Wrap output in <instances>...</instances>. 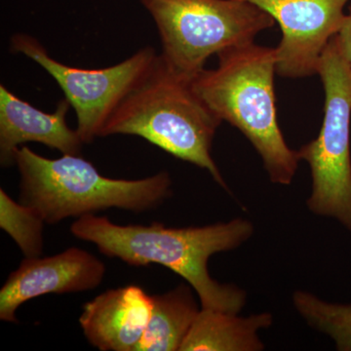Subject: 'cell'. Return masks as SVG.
Here are the masks:
<instances>
[{"label":"cell","mask_w":351,"mask_h":351,"mask_svg":"<svg viewBox=\"0 0 351 351\" xmlns=\"http://www.w3.org/2000/svg\"><path fill=\"white\" fill-rule=\"evenodd\" d=\"M71 104L66 98L58 103L54 112H44L29 101L18 98L0 85V164L15 166L16 152L25 143H38L62 154L82 156L83 145L77 130L68 125Z\"/></svg>","instance_id":"30bf717a"},{"label":"cell","mask_w":351,"mask_h":351,"mask_svg":"<svg viewBox=\"0 0 351 351\" xmlns=\"http://www.w3.org/2000/svg\"><path fill=\"white\" fill-rule=\"evenodd\" d=\"M193 78L170 66L161 55L129 92L104 126L100 138L137 136L162 151L207 170L228 189L211 156L221 120L193 87Z\"/></svg>","instance_id":"7a4b0ae2"},{"label":"cell","mask_w":351,"mask_h":351,"mask_svg":"<svg viewBox=\"0 0 351 351\" xmlns=\"http://www.w3.org/2000/svg\"><path fill=\"white\" fill-rule=\"evenodd\" d=\"M193 291L189 284H181L152 295L151 318L136 351H180L201 311Z\"/></svg>","instance_id":"4fadbf2b"},{"label":"cell","mask_w":351,"mask_h":351,"mask_svg":"<svg viewBox=\"0 0 351 351\" xmlns=\"http://www.w3.org/2000/svg\"><path fill=\"white\" fill-rule=\"evenodd\" d=\"M45 223L38 211L12 199L0 189V228L15 241L25 258L43 255Z\"/></svg>","instance_id":"9a60e30c"},{"label":"cell","mask_w":351,"mask_h":351,"mask_svg":"<svg viewBox=\"0 0 351 351\" xmlns=\"http://www.w3.org/2000/svg\"><path fill=\"white\" fill-rule=\"evenodd\" d=\"M71 232L93 243L103 255L127 265L157 263L172 270L193 288L202 308L239 313L246 304V293L241 289L212 278L208 263L215 254L237 249L250 239L254 226L248 219L167 228L161 223L117 225L107 217L90 214L76 219Z\"/></svg>","instance_id":"6da1fadb"},{"label":"cell","mask_w":351,"mask_h":351,"mask_svg":"<svg viewBox=\"0 0 351 351\" xmlns=\"http://www.w3.org/2000/svg\"><path fill=\"white\" fill-rule=\"evenodd\" d=\"M293 304L309 326L335 341L337 350L351 351V304L325 302L304 291L293 294Z\"/></svg>","instance_id":"5bb4252c"},{"label":"cell","mask_w":351,"mask_h":351,"mask_svg":"<svg viewBox=\"0 0 351 351\" xmlns=\"http://www.w3.org/2000/svg\"><path fill=\"white\" fill-rule=\"evenodd\" d=\"M10 49L29 58L54 78L75 110L76 130L85 145L100 138L110 115L158 57L156 49L147 46L108 68H75L51 57L38 39L27 34H13Z\"/></svg>","instance_id":"52a82bcc"},{"label":"cell","mask_w":351,"mask_h":351,"mask_svg":"<svg viewBox=\"0 0 351 351\" xmlns=\"http://www.w3.org/2000/svg\"><path fill=\"white\" fill-rule=\"evenodd\" d=\"M218 57L216 69H204L193 78L195 91L221 121L250 141L270 181L288 186L300 158L288 147L277 121L276 48L252 43L221 51Z\"/></svg>","instance_id":"3957f363"},{"label":"cell","mask_w":351,"mask_h":351,"mask_svg":"<svg viewBox=\"0 0 351 351\" xmlns=\"http://www.w3.org/2000/svg\"><path fill=\"white\" fill-rule=\"evenodd\" d=\"M317 75L324 87V119L318 137L297 151L313 176L307 207L351 232V69L337 34L321 56Z\"/></svg>","instance_id":"8992f818"},{"label":"cell","mask_w":351,"mask_h":351,"mask_svg":"<svg viewBox=\"0 0 351 351\" xmlns=\"http://www.w3.org/2000/svg\"><path fill=\"white\" fill-rule=\"evenodd\" d=\"M152 311V295L138 285L110 289L85 302L80 324L101 351H136Z\"/></svg>","instance_id":"8fae6325"},{"label":"cell","mask_w":351,"mask_h":351,"mask_svg":"<svg viewBox=\"0 0 351 351\" xmlns=\"http://www.w3.org/2000/svg\"><path fill=\"white\" fill-rule=\"evenodd\" d=\"M278 23L282 39L276 48V73L302 78L317 75L325 48L339 34L351 0H246Z\"/></svg>","instance_id":"ba28073f"},{"label":"cell","mask_w":351,"mask_h":351,"mask_svg":"<svg viewBox=\"0 0 351 351\" xmlns=\"http://www.w3.org/2000/svg\"><path fill=\"white\" fill-rule=\"evenodd\" d=\"M19 201L32 207L48 225L117 208L143 213L160 207L172 196L166 171L140 180L112 179L82 156H39L27 145L16 152Z\"/></svg>","instance_id":"277c9868"},{"label":"cell","mask_w":351,"mask_h":351,"mask_svg":"<svg viewBox=\"0 0 351 351\" xmlns=\"http://www.w3.org/2000/svg\"><path fill=\"white\" fill-rule=\"evenodd\" d=\"M348 10L341 29L337 36H338L341 50H343L351 69V1L348 7Z\"/></svg>","instance_id":"2e32d148"},{"label":"cell","mask_w":351,"mask_h":351,"mask_svg":"<svg viewBox=\"0 0 351 351\" xmlns=\"http://www.w3.org/2000/svg\"><path fill=\"white\" fill-rule=\"evenodd\" d=\"M151 14L162 45L161 56L195 78L212 55L255 43L276 21L246 0H141Z\"/></svg>","instance_id":"5b68a950"},{"label":"cell","mask_w":351,"mask_h":351,"mask_svg":"<svg viewBox=\"0 0 351 351\" xmlns=\"http://www.w3.org/2000/svg\"><path fill=\"white\" fill-rule=\"evenodd\" d=\"M106 272L105 263L77 247L50 257L25 258L0 289V319L17 323L18 308L40 295L94 290Z\"/></svg>","instance_id":"9c48e42d"},{"label":"cell","mask_w":351,"mask_h":351,"mask_svg":"<svg viewBox=\"0 0 351 351\" xmlns=\"http://www.w3.org/2000/svg\"><path fill=\"white\" fill-rule=\"evenodd\" d=\"M271 324L272 315L267 313L241 317L239 313L201 307L180 351L263 350L258 332Z\"/></svg>","instance_id":"7c38bea8"}]
</instances>
